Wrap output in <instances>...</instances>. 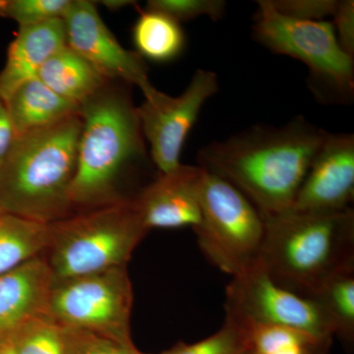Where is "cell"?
<instances>
[{
	"instance_id": "obj_3",
	"label": "cell",
	"mask_w": 354,
	"mask_h": 354,
	"mask_svg": "<svg viewBox=\"0 0 354 354\" xmlns=\"http://www.w3.org/2000/svg\"><path fill=\"white\" fill-rule=\"evenodd\" d=\"M80 113L16 137L0 164V211L50 225L74 213Z\"/></svg>"
},
{
	"instance_id": "obj_11",
	"label": "cell",
	"mask_w": 354,
	"mask_h": 354,
	"mask_svg": "<svg viewBox=\"0 0 354 354\" xmlns=\"http://www.w3.org/2000/svg\"><path fill=\"white\" fill-rule=\"evenodd\" d=\"M64 23L66 46L104 80L138 86L143 94L153 87L145 59L121 46L104 24L94 2L72 0Z\"/></svg>"
},
{
	"instance_id": "obj_14",
	"label": "cell",
	"mask_w": 354,
	"mask_h": 354,
	"mask_svg": "<svg viewBox=\"0 0 354 354\" xmlns=\"http://www.w3.org/2000/svg\"><path fill=\"white\" fill-rule=\"evenodd\" d=\"M53 286L44 254L0 274V344L28 324L50 317Z\"/></svg>"
},
{
	"instance_id": "obj_9",
	"label": "cell",
	"mask_w": 354,
	"mask_h": 354,
	"mask_svg": "<svg viewBox=\"0 0 354 354\" xmlns=\"http://www.w3.org/2000/svg\"><path fill=\"white\" fill-rule=\"evenodd\" d=\"M225 316L239 322L301 330L328 348L335 335L316 301L281 288L258 262L232 277L225 290Z\"/></svg>"
},
{
	"instance_id": "obj_18",
	"label": "cell",
	"mask_w": 354,
	"mask_h": 354,
	"mask_svg": "<svg viewBox=\"0 0 354 354\" xmlns=\"http://www.w3.org/2000/svg\"><path fill=\"white\" fill-rule=\"evenodd\" d=\"M132 39L144 59L157 64L174 62L183 55L186 46V35L183 26L158 11L146 8L140 10L133 26Z\"/></svg>"
},
{
	"instance_id": "obj_31",
	"label": "cell",
	"mask_w": 354,
	"mask_h": 354,
	"mask_svg": "<svg viewBox=\"0 0 354 354\" xmlns=\"http://www.w3.org/2000/svg\"><path fill=\"white\" fill-rule=\"evenodd\" d=\"M0 354H15L10 344L4 342V344H0Z\"/></svg>"
},
{
	"instance_id": "obj_7",
	"label": "cell",
	"mask_w": 354,
	"mask_h": 354,
	"mask_svg": "<svg viewBox=\"0 0 354 354\" xmlns=\"http://www.w3.org/2000/svg\"><path fill=\"white\" fill-rule=\"evenodd\" d=\"M200 206L201 221L193 230L205 257L232 277L255 265L264 241L265 220L245 195L203 169Z\"/></svg>"
},
{
	"instance_id": "obj_2",
	"label": "cell",
	"mask_w": 354,
	"mask_h": 354,
	"mask_svg": "<svg viewBox=\"0 0 354 354\" xmlns=\"http://www.w3.org/2000/svg\"><path fill=\"white\" fill-rule=\"evenodd\" d=\"M127 86L109 81L80 104L82 129L70 194L74 212L125 199L118 192L120 176L146 158L138 108Z\"/></svg>"
},
{
	"instance_id": "obj_16",
	"label": "cell",
	"mask_w": 354,
	"mask_h": 354,
	"mask_svg": "<svg viewBox=\"0 0 354 354\" xmlns=\"http://www.w3.org/2000/svg\"><path fill=\"white\" fill-rule=\"evenodd\" d=\"M4 104L17 137L80 113L78 104L60 97L38 77L14 90Z\"/></svg>"
},
{
	"instance_id": "obj_32",
	"label": "cell",
	"mask_w": 354,
	"mask_h": 354,
	"mask_svg": "<svg viewBox=\"0 0 354 354\" xmlns=\"http://www.w3.org/2000/svg\"><path fill=\"white\" fill-rule=\"evenodd\" d=\"M243 354H256V353H254L252 349H249V351H247L246 353H244Z\"/></svg>"
},
{
	"instance_id": "obj_12",
	"label": "cell",
	"mask_w": 354,
	"mask_h": 354,
	"mask_svg": "<svg viewBox=\"0 0 354 354\" xmlns=\"http://www.w3.org/2000/svg\"><path fill=\"white\" fill-rule=\"evenodd\" d=\"M354 196V136L329 133L310 165L291 209L330 213L351 208Z\"/></svg>"
},
{
	"instance_id": "obj_17",
	"label": "cell",
	"mask_w": 354,
	"mask_h": 354,
	"mask_svg": "<svg viewBox=\"0 0 354 354\" xmlns=\"http://www.w3.org/2000/svg\"><path fill=\"white\" fill-rule=\"evenodd\" d=\"M38 78L60 97L79 106L109 82L67 46L43 65Z\"/></svg>"
},
{
	"instance_id": "obj_23",
	"label": "cell",
	"mask_w": 354,
	"mask_h": 354,
	"mask_svg": "<svg viewBox=\"0 0 354 354\" xmlns=\"http://www.w3.org/2000/svg\"><path fill=\"white\" fill-rule=\"evenodd\" d=\"M7 344L15 354H64L62 327L51 317L21 328Z\"/></svg>"
},
{
	"instance_id": "obj_27",
	"label": "cell",
	"mask_w": 354,
	"mask_h": 354,
	"mask_svg": "<svg viewBox=\"0 0 354 354\" xmlns=\"http://www.w3.org/2000/svg\"><path fill=\"white\" fill-rule=\"evenodd\" d=\"M281 15L302 21H326L333 17L337 0H270Z\"/></svg>"
},
{
	"instance_id": "obj_13",
	"label": "cell",
	"mask_w": 354,
	"mask_h": 354,
	"mask_svg": "<svg viewBox=\"0 0 354 354\" xmlns=\"http://www.w3.org/2000/svg\"><path fill=\"white\" fill-rule=\"evenodd\" d=\"M203 169L199 165L180 164L157 178L133 197L144 227L195 228L201 221L200 184Z\"/></svg>"
},
{
	"instance_id": "obj_29",
	"label": "cell",
	"mask_w": 354,
	"mask_h": 354,
	"mask_svg": "<svg viewBox=\"0 0 354 354\" xmlns=\"http://www.w3.org/2000/svg\"><path fill=\"white\" fill-rule=\"evenodd\" d=\"M16 137L6 104L0 99V164L10 152Z\"/></svg>"
},
{
	"instance_id": "obj_21",
	"label": "cell",
	"mask_w": 354,
	"mask_h": 354,
	"mask_svg": "<svg viewBox=\"0 0 354 354\" xmlns=\"http://www.w3.org/2000/svg\"><path fill=\"white\" fill-rule=\"evenodd\" d=\"M241 324L248 332L251 349L256 354H327L329 351L301 330L263 324Z\"/></svg>"
},
{
	"instance_id": "obj_5",
	"label": "cell",
	"mask_w": 354,
	"mask_h": 354,
	"mask_svg": "<svg viewBox=\"0 0 354 354\" xmlns=\"http://www.w3.org/2000/svg\"><path fill=\"white\" fill-rule=\"evenodd\" d=\"M44 256L55 281L127 267L148 234L132 198L74 212L48 225Z\"/></svg>"
},
{
	"instance_id": "obj_19",
	"label": "cell",
	"mask_w": 354,
	"mask_h": 354,
	"mask_svg": "<svg viewBox=\"0 0 354 354\" xmlns=\"http://www.w3.org/2000/svg\"><path fill=\"white\" fill-rule=\"evenodd\" d=\"M48 236V225L0 211V274L43 255Z\"/></svg>"
},
{
	"instance_id": "obj_6",
	"label": "cell",
	"mask_w": 354,
	"mask_h": 354,
	"mask_svg": "<svg viewBox=\"0 0 354 354\" xmlns=\"http://www.w3.org/2000/svg\"><path fill=\"white\" fill-rule=\"evenodd\" d=\"M252 27L257 43L299 60L309 69L310 90L325 104H348L354 94L353 58L346 55L329 21H302L279 14L270 0L257 2Z\"/></svg>"
},
{
	"instance_id": "obj_26",
	"label": "cell",
	"mask_w": 354,
	"mask_h": 354,
	"mask_svg": "<svg viewBox=\"0 0 354 354\" xmlns=\"http://www.w3.org/2000/svg\"><path fill=\"white\" fill-rule=\"evenodd\" d=\"M147 8L164 13L181 24L200 17L221 20L227 10V2L223 0H150Z\"/></svg>"
},
{
	"instance_id": "obj_28",
	"label": "cell",
	"mask_w": 354,
	"mask_h": 354,
	"mask_svg": "<svg viewBox=\"0 0 354 354\" xmlns=\"http://www.w3.org/2000/svg\"><path fill=\"white\" fill-rule=\"evenodd\" d=\"M334 27L335 37L342 50L354 58V2L353 0H342L337 1L335 8Z\"/></svg>"
},
{
	"instance_id": "obj_8",
	"label": "cell",
	"mask_w": 354,
	"mask_h": 354,
	"mask_svg": "<svg viewBox=\"0 0 354 354\" xmlns=\"http://www.w3.org/2000/svg\"><path fill=\"white\" fill-rule=\"evenodd\" d=\"M133 288L127 267L55 281L50 317L64 328L132 342Z\"/></svg>"
},
{
	"instance_id": "obj_25",
	"label": "cell",
	"mask_w": 354,
	"mask_h": 354,
	"mask_svg": "<svg viewBox=\"0 0 354 354\" xmlns=\"http://www.w3.org/2000/svg\"><path fill=\"white\" fill-rule=\"evenodd\" d=\"M64 354H147L132 342H121L88 330L62 327Z\"/></svg>"
},
{
	"instance_id": "obj_4",
	"label": "cell",
	"mask_w": 354,
	"mask_h": 354,
	"mask_svg": "<svg viewBox=\"0 0 354 354\" xmlns=\"http://www.w3.org/2000/svg\"><path fill=\"white\" fill-rule=\"evenodd\" d=\"M258 263L281 288L311 297L330 278L354 270V213L290 211L264 218Z\"/></svg>"
},
{
	"instance_id": "obj_20",
	"label": "cell",
	"mask_w": 354,
	"mask_h": 354,
	"mask_svg": "<svg viewBox=\"0 0 354 354\" xmlns=\"http://www.w3.org/2000/svg\"><path fill=\"white\" fill-rule=\"evenodd\" d=\"M310 298L325 312L335 335L346 344H353L354 270L328 279Z\"/></svg>"
},
{
	"instance_id": "obj_24",
	"label": "cell",
	"mask_w": 354,
	"mask_h": 354,
	"mask_svg": "<svg viewBox=\"0 0 354 354\" xmlns=\"http://www.w3.org/2000/svg\"><path fill=\"white\" fill-rule=\"evenodd\" d=\"M72 0H0V16L19 28L64 19Z\"/></svg>"
},
{
	"instance_id": "obj_10",
	"label": "cell",
	"mask_w": 354,
	"mask_h": 354,
	"mask_svg": "<svg viewBox=\"0 0 354 354\" xmlns=\"http://www.w3.org/2000/svg\"><path fill=\"white\" fill-rule=\"evenodd\" d=\"M218 91V75L198 69L178 97L165 94L153 86L144 93V102L137 106L139 120L158 174L171 171L181 164L186 139L203 106Z\"/></svg>"
},
{
	"instance_id": "obj_1",
	"label": "cell",
	"mask_w": 354,
	"mask_h": 354,
	"mask_svg": "<svg viewBox=\"0 0 354 354\" xmlns=\"http://www.w3.org/2000/svg\"><path fill=\"white\" fill-rule=\"evenodd\" d=\"M328 134L304 116L281 127L254 125L203 147L198 162L243 193L263 218H271L292 208Z\"/></svg>"
},
{
	"instance_id": "obj_30",
	"label": "cell",
	"mask_w": 354,
	"mask_h": 354,
	"mask_svg": "<svg viewBox=\"0 0 354 354\" xmlns=\"http://www.w3.org/2000/svg\"><path fill=\"white\" fill-rule=\"evenodd\" d=\"M101 3L111 11H118L124 7L134 6L136 2L131 0H104Z\"/></svg>"
},
{
	"instance_id": "obj_22",
	"label": "cell",
	"mask_w": 354,
	"mask_h": 354,
	"mask_svg": "<svg viewBox=\"0 0 354 354\" xmlns=\"http://www.w3.org/2000/svg\"><path fill=\"white\" fill-rule=\"evenodd\" d=\"M251 349L248 332L239 321L225 316L220 330L194 344L179 342L158 354H243Z\"/></svg>"
},
{
	"instance_id": "obj_15",
	"label": "cell",
	"mask_w": 354,
	"mask_h": 354,
	"mask_svg": "<svg viewBox=\"0 0 354 354\" xmlns=\"http://www.w3.org/2000/svg\"><path fill=\"white\" fill-rule=\"evenodd\" d=\"M64 46V19L19 28L9 44L6 64L0 72V99L6 102L20 85L37 78L43 65Z\"/></svg>"
}]
</instances>
